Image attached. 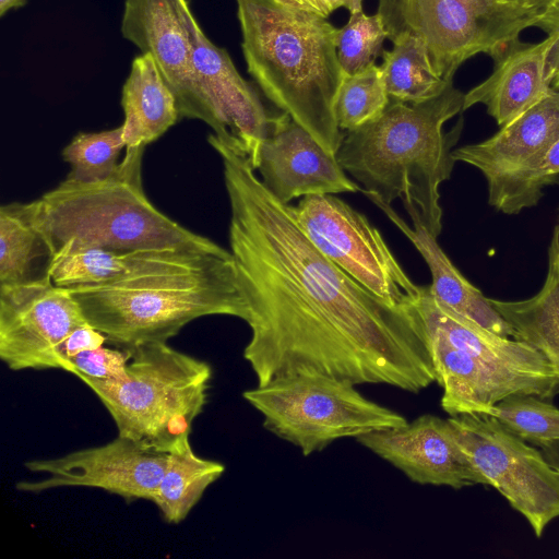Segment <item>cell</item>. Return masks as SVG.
<instances>
[{"instance_id":"1","label":"cell","mask_w":559,"mask_h":559,"mask_svg":"<svg viewBox=\"0 0 559 559\" xmlns=\"http://www.w3.org/2000/svg\"><path fill=\"white\" fill-rule=\"evenodd\" d=\"M230 204L229 246L251 337L243 349L257 385L316 371L357 384L418 393L436 381L415 304L396 307L325 255L251 165L222 143Z\"/></svg>"},{"instance_id":"2","label":"cell","mask_w":559,"mask_h":559,"mask_svg":"<svg viewBox=\"0 0 559 559\" xmlns=\"http://www.w3.org/2000/svg\"><path fill=\"white\" fill-rule=\"evenodd\" d=\"M463 103L464 94L453 82L421 103L390 102L378 119L344 133L336 159L372 202L391 205L400 199L413 226L438 238L442 230L439 188L451 177L452 147L463 119L450 131L443 127L463 111Z\"/></svg>"},{"instance_id":"3","label":"cell","mask_w":559,"mask_h":559,"mask_svg":"<svg viewBox=\"0 0 559 559\" xmlns=\"http://www.w3.org/2000/svg\"><path fill=\"white\" fill-rule=\"evenodd\" d=\"M248 73L263 94L332 155L344 132L335 104L345 74L328 19L278 0H236Z\"/></svg>"},{"instance_id":"4","label":"cell","mask_w":559,"mask_h":559,"mask_svg":"<svg viewBox=\"0 0 559 559\" xmlns=\"http://www.w3.org/2000/svg\"><path fill=\"white\" fill-rule=\"evenodd\" d=\"M68 289L87 323L127 350L167 343L201 317H249L231 252H198L115 282Z\"/></svg>"},{"instance_id":"5","label":"cell","mask_w":559,"mask_h":559,"mask_svg":"<svg viewBox=\"0 0 559 559\" xmlns=\"http://www.w3.org/2000/svg\"><path fill=\"white\" fill-rule=\"evenodd\" d=\"M144 148H126L117 173L105 180L84 183L66 178L33 201L51 257L83 248L216 254L230 251L179 225L153 205L142 186Z\"/></svg>"},{"instance_id":"6","label":"cell","mask_w":559,"mask_h":559,"mask_svg":"<svg viewBox=\"0 0 559 559\" xmlns=\"http://www.w3.org/2000/svg\"><path fill=\"white\" fill-rule=\"evenodd\" d=\"M450 416L487 414L510 395L550 400L559 373L526 342L500 336L439 304L428 285L415 302Z\"/></svg>"},{"instance_id":"7","label":"cell","mask_w":559,"mask_h":559,"mask_svg":"<svg viewBox=\"0 0 559 559\" xmlns=\"http://www.w3.org/2000/svg\"><path fill=\"white\" fill-rule=\"evenodd\" d=\"M130 353L124 378L80 379L106 407L118 436L153 451H177L207 402L212 367L165 342L142 344Z\"/></svg>"},{"instance_id":"8","label":"cell","mask_w":559,"mask_h":559,"mask_svg":"<svg viewBox=\"0 0 559 559\" xmlns=\"http://www.w3.org/2000/svg\"><path fill=\"white\" fill-rule=\"evenodd\" d=\"M242 397L263 417V427L305 456L332 442L403 426L399 412L362 395L348 379L316 371L278 377L246 390Z\"/></svg>"},{"instance_id":"9","label":"cell","mask_w":559,"mask_h":559,"mask_svg":"<svg viewBox=\"0 0 559 559\" xmlns=\"http://www.w3.org/2000/svg\"><path fill=\"white\" fill-rule=\"evenodd\" d=\"M393 41L403 35L424 40L435 72L453 81L456 70L478 53L493 56L532 26L539 11L511 0H378Z\"/></svg>"},{"instance_id":"10","label":"cell","mask_w":559,"mask_h":559,"mask_svg":"<svg viewBox=\"0 0 559 559\" xmlns=\"http://www.w3.org/2000/svg\"><path fill=\"white\" fill-rule=\"evenodd\" d=\"M559 136V92L551 91L485 141L452 151L455 162L485 177L488 203L503 214L535 206L559 177L545 170L548 150Z\"/></svg>"},{"instance_id":"11","label":"cell","mask_w":559,"mask_h":559,"mask_svg":"<svg viewBox=\"0 0 559 559\" xmlns=\"http://www.w3.org/2000/svg\"><path fill=\"white\" fill-rule=\"evenodd\" d=\"M451 433L487 485L498 490L531 525L536 537L559 518V472L542 451L510 432L496 417L447 418Z\"/></svg>"},{"instance_id":"12","label":"cell","mask_w":559,"mask_h":559,"mask_svg":"<svg viewBox=\"0 0 559 559\" xmlns=\"http://www.w3.org/2000/svg\"><path fill=\"white\" fill-rule=\"evenodd\" d=\"M292 207L317 249L365 288L396 307L417 301L421 286L408 277L364 214L333 194L306 195Z\"/></svg>"},{"instance_id":"13","label":"cell","mask_w":559,"mask_h":559,"mask_svg":"<svg viewBox=\"0 0 559 559\" xmlns=\"http://www.w3.org/2000/svg\"><path fill=\"white\" fill-rule=\"evenodd\" d=\"M185 17L192 44V66L211 138L246 159L255 170L259 150L275 116L254 86L236 69L227 50L214 45L195 20L188 1Z\"/></svg>"},{"instance_id":"14","label":"cell","mask_w":559,"mask_h":559,"mask_svg":"<svg viewBox=\"0 0 559 559\" xmlns=\"http://www.w3.org/2000/svg\"><path fill=\"white\" fill-rule=\"evenodd\" d=\"M86 323L69 289L56 286L48 274L0 288V358L11 370L66 371L62 346Z\"/></svg>"},{"instance_id":"15","label":"cell","mask_w":559,"mask_h":559,"mask_svg":"<svg viewBox=\"0 0 559 559\" xmlns=\"http://www.w3.org/2000/svg\"><path fill=\"white\" fill-rule=\"evenodd\" d=\"M167 453L146 449L131 439L118 436L115 440L63 456L32 460L25 467L45 473L40 480H22L16 488L40 492L58 487H92L116 493L126 500L154 501L163 477Z\"/></svg>"},{"instance_id":"16","label":"cell","mask_w":559,"mask_h":559,"mask_svg":"<svg viewBox=\"0 0 559 559\" xmlns=\"http://www.w3.org/2000/svg\"><path fill=\"white\" fill-rule=\"evenodd\" d=\"M262 182L280 201L311 194L358 192L335 155L286 112L276 115L262 141L258 164Z\"/></svg>"},{"instance_id":"17","label":"cell","mask_w":559,"mask_h":559,"mask_svg":"<svg viewBox=\"0 0 559 559\" xmlns=\"http://www.w3.org/2000/svg\"><path fill=\"white\" fill-rule=\"evenodd\" d=\"M419 485L454 489L487 485L453 438L447 419L424 414L405 425L356 438Z\"/></svg>"},{"instance_id":"18","label":"cell","mask_w":559,"mask_h":559,"mask_svg":"<svg viewBox=\"0 0 559 559\" xmlns=\"http://www.w3.org/2000/svg\"><path fill=\"white\" fill-rule=\"evenodd\" d=\"M187 0H126L121 34L142 53H151L175 95L179 118L203 121L204 107L192 66L185 17Z\"/></svg>"},{"instance_id":"19","label":"cell","mask_w":559,"mask_h":559,"mask_svg":"<svg viewBox=\"0 0 559 559\" xmlns=\"http://www.w3.org/2000/svg\"><path fill=\"white\" fill-rule=\"evenodd\" d=\"M555 37L538 43L513 39L491 58L492 73L464 94L463 111L483 104L501 128L544 98L551 86L546 79V61Z\"/></svg>"},{"instance_id":"20","label":"cell","mask_w":559,"mask_h":559,"mask_svg":"<svg viewBox=\"0 0 559 559\" xmlns=\"http://www.w3.org/2000/svg\"><path fill=\"white\" fill-rule=\"evenodd\" d=\"M373 203L409 239L427 263L432 277L428 287L439 304L500 336L515 340L513 328L492 307L489 298L456 269L436 237L421 226L411 227L391 205Z\"/></svg>"},{"instance_id":"21","label":"cell","mask_w":559,"mask_h":559,"mask_svg":"<svg viewBox=\"0 0 559 559\" xmlns=\"http://www.w3.org/2000/svg\"><path fill=\"white\" fill-rule=\"evenodd\" d=\"M121 106L126 148L145 147L180 120L175 95L151 53L134 58L122 86Z\"/></svg>"},{"instance_id":"22","label":"cell","mask_w":559,"mask_h":559,"mask_svg":"<svg viewBox=\"0 0 559 559\" xmlns=\"http://www.w3.org/2000/svg\"><path fill=\"white\" fill-rule=\"evenodd\" d=\"M198 252L83 248L52 255L47 274L63 288L99 285L156 270Z\"/></svg>"},{"instance_id":"23","label":"cell","mask_w":559,"mask_h":559,"mask_svg":"<svg viewBox=\"0 0 559 559\" xmlns=\"http://www.w3.org/2000/svg\"><path fill=\"white\" fill-rule=\"evenodd\" d=\"M489 301L513 328L515 340L536 348L559 373V223L552 230L547 274L540 290L524 300L489 298Z\"/></svg>"},{"instance_id":"24","label":"cell","mask_w":559,"mask_h":559,"mask_svg":"<svg viewBox=\"0 0 559 559\" xmlns=\"http://www.w3.org/2000/svg\"><path fill=\"white\" fill-rule=\"evenodd\" d=\"M50 261L47 241L37 224L34 203H9L0 209V288L19 286L47 273L40 261Z\"/></svg>"},{"instance_id":"25","label":"cell","mask_w":559,"mask_h":559,"mask_svg":"<svg viewBox=\"0 0 559 559\" xmlns=\"http://www.w3.org/2000/svg\"><path fill=\"white\" fill-rule=\"evenodd\" d=\"M224 472L223 463L198 456L188 439L179 450L168 453L153 502L167 523L179 524Z\"/></svg>"},{"instance_id":"26","label":"cell","mask_w":559,"mask_h":559,"mask_svg":"<svg viewBox=\"0 0 559 559\" xmlns=\"http://www.w3.org/2000/svg\"><path fill=\"white\" fill-rule=\"evenodd\" d=\"M382 53L380 66L390 102L421 103L438 96L453 81L435 72L426 45L419 37L403 35Z\"/></svg>"},{"instance_id":"27","label":"cell","mask_w":559,"mask_h":559,"mask_svg":"<svg viewBox=\"0 0 559 559\" xmlns=\"http://www.w3.org/2000/svg\"><path fill=\"white\" fill-rule=\"evenodd\" d=\"M126 148L122 126L99 132H79L63 147L62 159L70 165L67 179L96 182L114 176Z\"/></svg>"},{"instance_id":"28","label":"cell","mask_w":559,"mask_h":559,"mask_svg":"<svg viewBox=\"0 0 559 559\" xmlns=\"http://www.w3.org/2000/svg\"><path fill=\"white\" fill-rule=\"evenodd\" d=\"M390 103L380 66L345 76L337 94L335 116L345 133L378 119Z\"/></svg>"},{"instance_id":"29","label":"cell","mask_w":559,"mask_h":559,"mask_svg":"<svg viewBox=\"0 0 559 559\" xmlns=\"http://www.w3.org/2000/svg\"><path fill=\"white\" fill-rule=\"evenodd\" d=\"M487 415L535 447L559 440V408L536 395H510L492 406Z\"/></svg>"},{"instance_id":"30","label":"cell","mask_w":559,"mask_h":559,"mask_svg":"<svg viewBox=\"0 0 559 559\" xmlns=\"http://www.w3.org/2000/svg\"><path fill=\"white\" fill-rule=\"evenodd\" d=\"M386 38L388 32L378 12L371 15L362 10L350 13L348 22L338 28L336 38L337 57L345 76L374 64L382 57Z\"/></svg>"},{"instance_id":"31","label":"cell","mask_w":559,"mask_h":559,"mask_svg":"<svg viewBox=\"0 0 559 559\" xmlns=\"http://www.w3.org/2000/svg\"><path fill=\"white\" fill-rule=\"evenodd\" d=\"M131 353L127 349H111L100 346L83 350L71 358L70 372L76 377H92L96 379H122L127 374V365Z\"/></svg>"},{"instance_id":"32","label":"cell","mask_w":559,"mask_h":559,"mask_svg":"<svg viewBox=\"0 0 559 559\" xmlns=\"http://www.w3.org/2000/svg\"><path fill=\"white\" fill-rule=\"evenodd\" d=\"M535 26L555 37L546 61V79L559 92V0H550L540 11Z\"/></svg>"},{"instance_id":"33","label":"cell","mask_w":559,"mask_h":559,"mask_svg":"<svg viewBox=\"0 0 559 559\" xmlns=\"http://www.w3.org/2000/svg\"><path fill=\"white\" fill-rule=\"evenodd\" d=\"M107 342L106 336L88 323L75 329L66 340L61 354L66 365V371L71 370V358L76 354L103 346Z\"/></svg>"},{"instance_id":"34","label":"cell","mask_w":559,"mask_h":559,"mask_svg":"<svg viewBox=\"0 0 559 559\" xmlns=\"http://www.w3.org/2000/svg\"><path fill=\"white\" fill-rule=\"evenodd\" d=\"M280 2L328 19L333 12L331 0H278Z\"/></svg>"},{"instance_id":"35","label":"cell","mask_w":559,"mask_h":559,"mask_svg":"<svg viewBox=\"0 0 559 559\" xmlns=\"http://www.w3.org/2000/svg\"><path fill=\"white\" fill-rule=\"evenodd\" d=\"M545 170L550 176L559 177V136L546 154Z\"/></svg>"},{"instance_id":"36","label":"cell","mask_w":559,"mask_h":559,"mask_svg":"<svg viewBox=\"0 0 559 559\" xmlns=\"http://www.w3.org/2000/svg\"><path fill=\"white\" fill-rule=\"evenodd\" d=\"M538 448L547 462L559 472V440L545 442Z\"/></svg>"},{"instance_id":"37","label":"cell","mask_w":559,"mask_h":559,"mask_svg":"<svg viewBox=\"0 0 559 559\" xmlns=\"http://www.w3.org/2000/svg\"><path fill=\"white\" fill-rule=\"evenodd\" d=\"M333 10L345 8L349 13L362 10V0H331Z\"/></svg>"},{"instance_id":"38","label":"cell","mask_w":559,"mask_h":559,"mask_svg":"<svg viewBox=\"0 0 559 559\" xmlns=\"http://www.w3.org/2000/svg\"><path fill=\"white\" fill-rule=\"evenodd\" d=\"M25 3L26 0H0V16L13 9L23 7Z\"/></svg>"},{"instance_id":"39","label":"cell","mask_w":559,"mask_h":559,"mask_svg":"<svg viewBox=\"0 0 559 559\" xmlns=\"http://www.w3.org/2000/svg\"><path fill=\"white\" fill-rule=\"evenodd\" d=\"M522 5L535 9L537 11H542L550 0H511Z\"/></svg>"},{"instance_id":"40","label":"cell","mask_w":559,"mask_h":559,"mask_svg":"<svg viewBox=\"0 0 559 559\" xmlns=\"http://www.w3.org/2000/svg\"><path fill=\"white\" fill-rule=\"evenodd\" d=\"M559 223V222H558Z\"/></svg>"}]
</instances>
